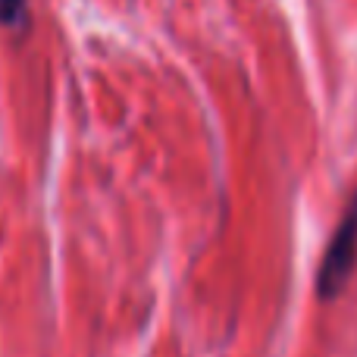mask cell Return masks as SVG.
<instances>
[{
  "label": "cell",
  "mask_w": 357,
  "mask_h": 357,
  "mask_svg": "<svg viewBox=\"0 0 357 357\" xmlns=\"http://www.w3.org/2000/svg\"><path fill=\"white\" fill-rule=\"evenodd\" d=\"M25 19V0H0V22L19 25Z\"/></svg>",
  "instance_id": "cell-2"
},
{
  "label": "cell",
  "mask_w": 357,
  "mask_h": 357,
  "mask_svg": "<svg viewBox=\"0 0 357 357\" xmlns=\"http://www.w3.org/2000/svg\"><path fill=\"white\" fill-rule=\"evenodd\" d=\"M357 266V195L342 213L339 226H335L333 238L326 245L323 264L317 270V298L320 301H333L345 291L348 279H351Z\"/></svg>",
  "instance_id": "cell-1"
}]
</instances>
